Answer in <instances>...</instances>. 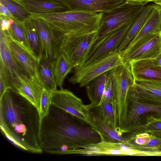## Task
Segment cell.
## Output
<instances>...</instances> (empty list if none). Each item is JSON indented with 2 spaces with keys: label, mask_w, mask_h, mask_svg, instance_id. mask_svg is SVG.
<instances>
[{
  "label": "cell",
  "mask_w": 161,
  "mask_h": 161,
  "mask_svg": "<svg viewBox=\"0 0 161 161\" xmlns=\"http://www.w3.org/2000/svg\"><path fill=\"white\" fill-rule=\"evenodd\" d=\"M0 4L5 7L12 14L13 19L18 22H23L32 15L16 0H0Z\"/></svg>",
  "instance_id": "obj_27"
},
{
  "label": "cell",
  "mask_w": 161,
  "mask_h": 161,
  "mask_svg": "<svg viewBox=\"0 0 161 161\" xmlns=\"http://www.w3.org/2000/svg\"><path fill=\"white\" fill-rule=\"evenodd\" d=\"M139 136L143 137H149V135L148 133H145L140 134Z\"/></svg>",
  "instance_id": "obj_39"
},
{
  "label": "cell",
  "mask_w": 161,
  "mask_h": 161,
  "mask_svg": "<svg viewBox=\"0 0 161 161\" xmlns=\"http://www.w3.org/2000/svg\"><path fill=\"white\" fill-rule=\"evenodd\" d=\"M86 107L89 124L100 134L104 142L126 145L127 140L118 129L104 120L89 104Z\"/></svg>",
  "instance_id": "obj_15"
},
{
  "label": "cell",
  "mask_w": 161,
  "mask_h": 161,
  "mask_svg": "<svg viewBox=\"0 0 161 161\" xmlns=\"http://www.w3.org/2000/svg\"><path fill=\"white\" fill-rule=\"evenodd\" d=\"M127 64L135 81L161 79V66L155 58L132 61Z\"/></svg>",
  "instance_id": "obj_19"
},
{
  "label": "cell",
  "mask_w": 161,
  "mask_h": 161,
  "mask_svg": "<svg viewBox=\"0 0 161 161\" xmlns=\"http://www.w3.org/2000/svg\"><path fill=\"white\" fill-rule=\"evenodd\" d=\"M19 85L16 93L26 99L39 111L40 102L44 88L39 77H30L25 73L19 77Z\"/></svg>",
  "instance_id": "obj_18"
},
{
  "label": "cell",
  "mask_w": 161,
  "mask_h": 161,
  "mask_svg": "<svg viewBox=\"0 0 161 161\" xmlns=\"http://www.w3.org/2000/svg\"><path fill=\"white\" fill-rule=\"evenodd\" d=\"M153 4H147L140 12L127 31L118 49L122 51L135 37L145 23L153 8Z\"/></svg>",
  "instance_id": "obj_22"
},
{
  "label": "cell",
  "mask_w": 161,
  "mask_h": 161,
  "mask_svg": "<svg viewBox=\"0 0 161 161\" xmlns=\"http://www.w3.org/2000/svg\"><path fill=\"white\" fill-rule=\"evenodd\" d=\"M0 53V72L8 78L10 85V90L16 93L19 85V77L21 74L25 73L11 53L7 31L1 30Z\"/></svg>",
  "instance_id": "obj_8"
},
{
  "label": "cell",
  "mask_w": 161,
  "mask_h": 161,
  "mask_svg": "<svg viewBox=\"0 0 161 161\" xmlns=\"http://www.w3.org/2000/svg\"><path fill=\"white\" fill-rule=\"evenodd\" d=\"M97 38V31L80 35H64L58 38L56 42L59 53H63L75 68L85 64Z\"/></svg>",
  "instance_id": "obj_4"
},
{
  "label": "cell",
  "mask_w": 161,
  "mask_h": 161,
  "mask_svg": "<svg viewBox=\"0 0 161 161\" xmlns=\"http://www.w3.org/2000/svg\"><path fill=\"white\" fill-rule=\"evenodd\" d=\"M40 124L38 110L26 99L9 89L0 97L1 131L15 146L30 153H42Z\"/></svg>",
  "instance_id": "obj_2"
},
{
  "label": "cell",
  "mask_w": 161,
  "mask_h": 161,
  "mask_svg": "<svg viewBox=\"0 0 161 161\" xmlns=\"http://www.w3.org/2000/svg\"><path fill=\"white\" fill-rule=\"evenodd\" d=\"M6 31L12 39L31 51L21 23L14 20L9 30Z\"/></svg>",
  "instance_id": "obj_30"
},
{
  "label": "cell",
  "mask_w": 161,
  "mask_h": 161,
  "mask_svg": "<svg viewBox=\"0 0 161 161\" xmlns=\"http://www.w3.org/2000/svg\"><path fill=\"white\" fill-rule=\"evenodd\" d=\"M8 18L4 16L0 15V30L2 31H8L10 27V25L8 21Z\"/></svg>",
  "instance_id": "obj_33"
},
{
  "label": "cell",
  "mask_w": 161,
  "mask_h": 161,
  "mask_svg": "<svg viewBox=\"0 0 161 161\" xmlns=\"http://www.w3.org/2000/svg\"><path fill=\"white\" fill-rule=\"evenodd\" d=\"M52 92L44 88L43 89L39 111L41 121L49 113L51 105V97Z\"/></svg>",
  "instance_id": "obj_31"
},
{
  "label": "cell",
  "mask_w": 161,
  "mask_h": 161,
  "mask_svg": "<svg viewBox=\"0 0 161 161\" xmlns=\"http://www.w3.org/2000/svg\"><path fill=\"white\" fill-rule=\"evenodd\" d=\"M39 138L43 152L57 154H73L104 141L89 124L51 104L41 121Z\"/></svg>",
  "instance_id": "obj_1"
},
{
  "label": "cell",
  "mask_w": 161,
  "mask_h": 161,
  "mask_svg": "<svg viewBox=\"0 0 161 161\" xmlns=\"http://www.w3.org/2000/svg\"><path fill=\"white\" fill-rule=\"evenodd\" d=\"M74 67L73 64L62 53L60 52L54 61V74L56 85L63 89L67 75Z\"/></svg>",
  "instance_id": "obj_26"
},
{
  "label": "cell",
  "mask_w": 161,
  "mask_h": 161,
  "mask_svg": "<svg viewBox=\"0 0 161 161\" xmlns=\"http://www.w3.org/2000/svg\"><path fill=\"white\" fill-rule=\"evenodd\" d=\"M108 71L95 78L86 86L90 104L92 105H98L101 103Z\"/></svg>",
  "instance_id": "obj_25"
},
{
  "label": "cell",
  "mask_w": 161,
  "mask_h": 161,
  "mask_svg": "<svg viewBox=\"0 0 161 161\" xmlns=\"http://www.w3.org/2000/svg\"><path fill=\"white\" fill-rule=\"evenodd\" d=\"M54 61L47 59L42 56L38 65V73L44 87L53 92L57 90L54 74Z\"/></svg>",
  "instance_id": "obj_24"
},
{
  "label": "cell",
  "mask_w": 161,
  "mask_h": 161,
  "mask_svg": "<svg viewBox=\"0 0 161 161\" xmlns=\"http://www.w3.org/2000/svg\"><path fill=\"white\" fill-rule=\"evenodd\" d=\"M0 15L4 16L8 18L13 19L12 14L8 9L4 6L0 4Z\"/></svg>",
  "instance_id": "obj_34"
},
{
  "label": "cell",
  "mask_w": 161,
  "mask_h": 161,
  "mask_svg": "<svg viewBox=\"0 0 161 161\" xmlns=\"http://www.w3.org/2000/svg\"><path fill=\"white\" fill-rule=\"evenodd\" d=\"M113 70L117 107V123L118 129L120 130L127 117V93L135 80L128 64H123Z\"/></svg>",
  "instance_id": "obj_7"
},
{
  "label": "cell",
  "mask_w": 161,
  "mask_h": 161,
  "mask_svg": "<svg viewBox=\"0 0 161 161\" xmlns=\"http://www.w3.org/2000/svg\"><path fill=\"white\" fill-rule=\"evenodd\" d=\"M133 22L124 24L96 42L84 65L118 51L120 44Z\"/></svg>",
  "instance_id": "obj_11"
},
{
  "label": "cell",
  "mask_w": 161,
  "mask_h": 161,
  "mask_svg": "<svg viewBox=\"0 0 161 161\" xmlns=\"http://www.w3.org/2000/svg\"><path fill=\"white\" fill-rule=\"evenodd\" d=\"M145 127L150 132L161 134V119L151 116L147 119Z\"/></svg>",
  "instance_id": "obj_32"
},
{
  "label": "cell",
  "mask_w": 161,
  "mask_h": 161,
  "mask_svg": "<svg viewBox=\"0 0 161 161\" xmlns=\"http://www.w3.org/2000/svg\"><path fill=\"white\" fill-rule=\"evenodd\" d=\"M18 2L32 15L69 10L65 6L56 0H25Z\"/></svg>",
  "instance_id": "obj_21"
},
{
  "label": "cell",
  "mask_w": 161,
  "mask_h": 161,
  "mask_svg": "<svg viewBox=\"0 0 161 161\" xmlns=\"http://www.w3.org/2000/svg\"><path fill=\"white\" fill-rule=\"evenodd\" d=\"M150 137H143L139 136L135 139V143L139 145H144L147 144L149 140Z\"/></svg>",
  "instance_id": "obj_35"
},
{
  "label": "cell",
  "mask_w": 161,
  "mask_h": 161,
  "mask_svg": "<svg viewBox=\"0 0 161 161\" xmlns=\"http://www.w3.org/2000/svg\"><path fill=\"white\" fill-rule=\"evenodd\" d=\"M153 3L155 4L161 6V0H156Z\"/></svg>",
  "instance_id": "obj_40"
},
{
  "label": "cell",
  "mask_w": 161,
  "mask_h": 161,
  "mask_svg": "<svg viewBox=\"0 0 161 161\" xmlns=\"http://www.w3.org/2000/svg\"><path fill=\"white\" fill-rule=\"evenodd\" d=\"M123 64L130 61L154 59L161 54V32L153 35L125 53H119Z\"/></svg>",
  "instance_id": "obj_12"
},
{
  "label": "cell",
  "mask_w": 161,
  "mask_h": 161,
  "mask_svg": "<svg viewBox=\"0 0 161 161\" xmlns=\"http://www.w3.org/2000/svg\"><path fill=\"white\" fill-rule=\"evenodd\" d=\"M51 104L89 124L86 105L83 103L81 99L67 89H60L53 91Z\"/></svg>",
  "instance_id": "obj_9"
},
{
  "label": "cell",
  "mask_w": 161,
  "mask_h": 161,
  "mask_svg": "<svg viewBox=\"0 0 161 161\" xmlns=\"http://www.w3.org/2000/svg\"><path fill=\"white\" fill-rule=\"evenodd\" d=\"M145 5L125 0L116 8L103 13L96 42L124 24L134 21Z\"/></svg>",
  "instance_id": "obj_5"
},
{
  "label": "cell",
  "mask_w": 161,
  "mask_h": 161,
  "mask_svg": "<svg viewBox=\"0 0 161 161\" xmlns=\"http://www.w3.org/2000/svg\"><path fill=\"white\" fill-rule=\"evenodd\" d=\"M104 101L108 102L112 104L114 109L116 119L117 107L113 69L108 72L105 88L101 102Z\"/></svg>",
  "instance_id": "obj_29"
},
{
  "label": "cell",
  "mask_w": 161,
  "mask_h": 161,
  "mask_svg": "<svg viewBox=\"0 0 161 161\" xmlns=\"http://www.w3.org/2000/svg\"><path fill=\"white\" fill-rule=\"evenodd\" d=\"M90 105L93 107L104 120L118 129L115 114L111 104L108 102L104 101H102L98 105H92L90 104Z\"/></svg>",
  "instance_id": "obj_28"
},
{
  "label": "cell",
  "mask_w": 161,
  "mask_h": 161,
  "mask_svg": "<svg viewBox=\"0 0 161 161\" xmlns=\"http://www.w3.org/2000/svg\"><path fill=\"white\" fill-rule=\"evenodd\" d=\"M103 13L68 10L53 13L32 15L49 23L60 37L64 35H76L97 31Z\"/></svg>",
  "instance_id": "obj_3"
},
{
  "label": "cell",
  "mask_w": 161,
  "mask_h": 161,
  "mask_svg": "<svg viewBox=\"0 0 161 161\" xmlns=\"http://www.w3.org/2000/svg\"><path fill=\"white\" fill-rule=\"evenodd\" d=\"M32 21L40 36L42 57L54 62L59 53L56 41V31L45 20L31 15Z\"/></svg>",
  "instance_id": "obj_14"
},
{
  "label": "cell",
  "mask_w": 161,
  "mask_h": 161,
  "mask_svg": "<svg viewBox=\"0 0 161 161\" xmlns=\"http://www.w3.org/2000/svg\"><path fill=\"white\" fill-rule=\"evenodd\" d=\"M123 64L120 54L117 51L87 64L74 68L73 75L68 80L83 87L95 78Z\"/></svg>",
  "instance_id": "obj_6"
},
{
  "label": "cell",
  "mask_w": 161,
  "mask_h": 161,
  "mask_svg": "<svg viewBox=\"0 0 161 161\" xmlns=\"http://www.w3.org/2000/svg\"><path fill=\"white\" fill-rule=\"evenodd\" d=\"M160 141L158 139L150 137L148 142L144 146H145L146 147H153L158 145Z\"/></svg>",
  "instance_id": "obj_36"
},
{
  "label": "cell",
  "mask_w": 161,
  "mask_h": 161,
  "mask_svg": "<svg viewBox=\"0 0 161 161\" xmlns=\"http://www.w3.org/2000/svg\"><path fill=\"white\" fill-rule=\"evenodd\" d=\"M158 64L161 66V54L155 58Z\"/></svg>",
  "instance_id": "obj_38"
},
{
  "label": "cell",
  "mask_w": 161,
  "mask_h": 161,
  "mask_svg": "<svg viewBox=\"0 0 161 161\" xmlns=\"http://www.w3.org/2000/svg\"><path fill=\"white\" fill-rule=\"evenodd\" d=\"M8 36L10 50L18 64L29 77H39L38 68L40 59L31 51Z\"/></svg>",
  "instance_id": "obj_16"
},
{
  "label": "cell",
  "mask_w": 161,
  "mask_h": 161,
  "mask_svg": "<svg viewBox=\"0 0 161 161\" xmlns=\"http://www.w3.org/2000/svg\"><path fill=\"white\" fill-rule=\"evenodd\" d=\"M127 114L125 122L120 130L123 134L134 132L141 124L140 116L147 112L155 113L157 118L161 119V108L143 103L127 97Z\"/></svg>",
  "instance_id": "obj_13"
},
{
  "label": "cell",
  "mask_w": 161,
  "mask_h": 161,
  "mask_svg": "<svg viewBox=\"0 0 161 161\" xmlns=\"http://www.w3.org/2000/svg\"><path fill=\"white\" fill-rule=\"evenodd\" d=\"M69 10L103 13L113 9L125 0H56Z\"/></svg>",
  "instance_id": "obj_17"
},
{
  "label": "cell",
  "mask_w": 161,
  "mask_h": 161,
  "mask_svg": "<svg viewBox=\"0 0 161 161\" xmlns=\"http://www.w3.org/2000/svg\"><path fill=\"white\" fill-rule=\"evenodd\" d=\"M130 1H131L134 2H138L139 3H142L147 4L149 2H153L154 1L156 0H127Z\"/></svg>",
  "instance_id": "obj_37"
},
{
  "label": "cell",
  "mask_w": 161,
  "mask_h": 161,
  "mask_svg": "<svg viewBox=\"0 0 161 161\" xmlns=\"http://www.w3.org/2000/svg\"><path fill=\"white\" fill-rule=\"evenodd\" d=\"M18 1H23V0H16Z\"/></svg>",
  "instance_id": "obj_41"
},
{
  "label": "cell",
  "mask_w": 161,
  "mask_h": 161,
  "mask_svg": "<svg viewBox=\"0 0 161 161\" xmlns=\"http://www.w3.org/2000/svg\"><path fill=\"white\" fill-rule=\"evenodd\" d=\"M127 97L161 108V79L135 81Z\"/></svg>",
  "instance_id": "obj_10"
},
{
  "label": "cell",
  "mask_w": 161,
  "mask_h": 161,
  "mask_svg": "<svg viewBox=\"0 0 161 161\" xmlns=\"http://www.w3.org/2000/svg\"><path fill=\"white\" fill-rule=\"evenodd\" d=\"M161 32V6L154 3L153 8L140 31L127 47L120 53L127 52L148 34L160 33Z\"/></svg>",
  "instance_id": "obj_20"
},
{
  "label": "cell",
  "mask_w": 161,
  "mask_h": 161,
  "mask_svg": "<svg viewBox=\"0 0 161 161\" xmlns=\"http://www.w3.org/2000/svg\"><path fill=\"white\" fill-rule=\"evenodd\" d=\"M21 23L31 51L40 59L42 56L40 39L38 31L32 21L31 17Z\"/></svg>",
  "instance_id": "obj_23"
}]
</instances>
